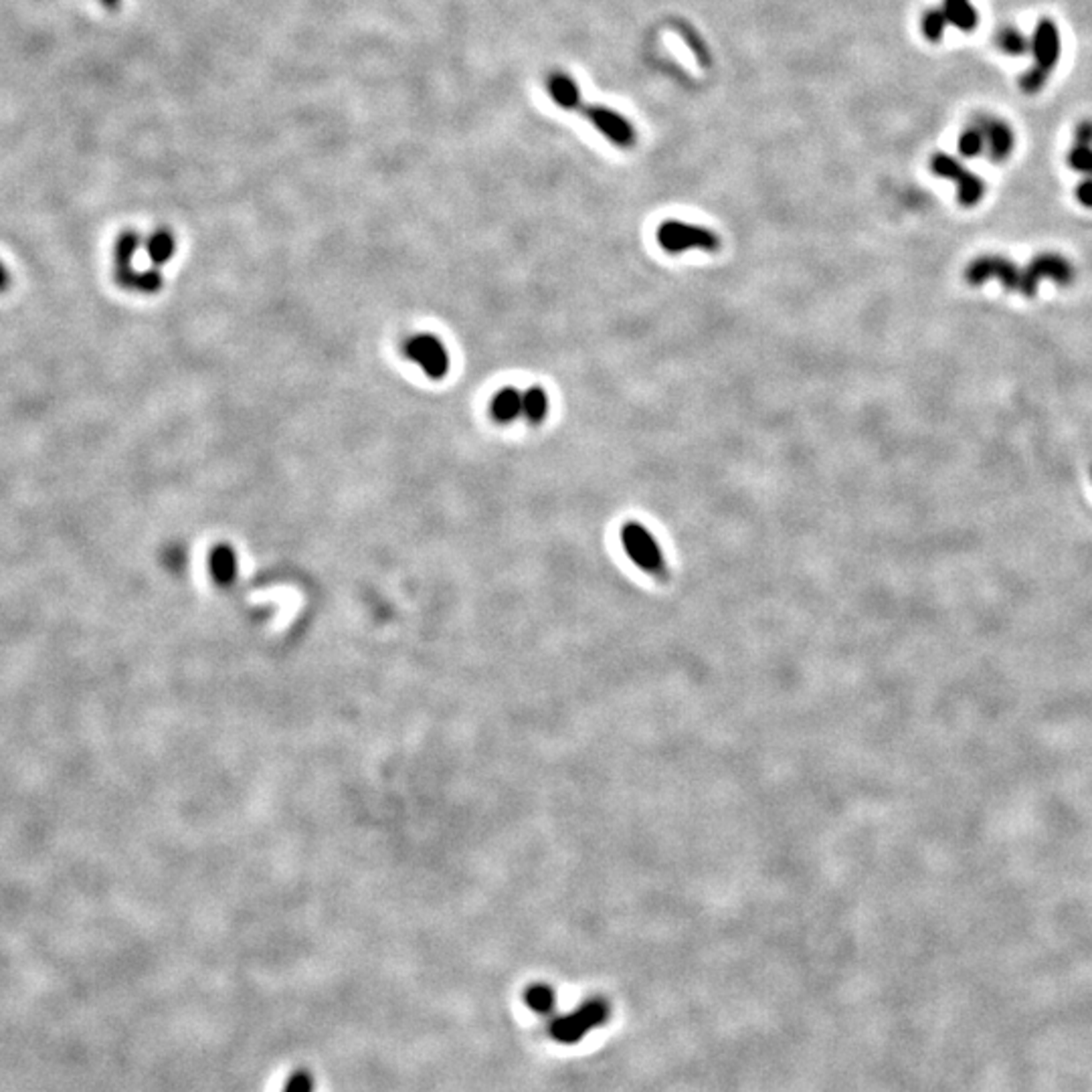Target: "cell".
Masks as SVG:
<instances>
[{
	"instance_id": "1",
	"label": "cell",
	"mask_w": 1092,
	"mask_h": 1092,
	"mask_svg": "<svg viewBox=\"0 0 1092 1092\" xmlns=\"http://www.w3.org/2000/svg\"><path fill=\"white\" fill-rule=\"evenodd\" d=\"M621 544L626 555L632 558L637 569L646 571L648 575L666 579L668 566L664 558L662 546L656 541L649 528L640 522H627L621 528Z\"/></svg>"
},
{
	"instance_id": "3",
	"label": "cell",
	"mask_w": 1092,
	"mask_h": 1092,
	"mask_svg": "<svg viewBox=\"0 0 1092 1092\" xmlns=\"http://www.w3.org/2000/svg\"><path fill=\"white\" fill-rule=\"evenodd\" d=\"M607 1016L609 1005L603 999H589L579 1010L552 1021L550 1035L561 1044H575V1042L583 1040V1035L593 1028L605 1024Z\"/></svg>"
},
{
	"instance_id": "2",
	"label": "cell",
	"mask_w": 1092,
	"mask_h": 1092,
	"mask_svg": "<svg viewBox=\"0 0 1092 1092\" xmlns=\"http://www.w3.org/2000/svg\"><path fill=\"white\" fill-rule=\"evenodd\" d=\"M657 243H660V247L666 251V254L671 255H680L692 249L717 254V251L723 247L720 237L709 227L692 225V223L676 219L662 223L660 229H657Z\"/></svg>"
},
{
	"instance_id": "25",
	"label": "cell",
	"mask_w": 1092,
	"mask_h": 1092,
	"mask_svg": "<svg viewBox=\"0 0 1092 1092\" xmlns=\"http://www.w3.org/2000/svg\"><path fill=\"white\" fill-rule=\"evenodd\" d=\"M284 1092H314V1081L306 1070H296L285 1082Z\"/></svg>"
},
{
	"instance_id": "6",
	"label": "cell",
	"mask_w": 1092,
	"mask_h": 1092,
	"mask_svg": "<svg viewBox=\"0 0 1092 1092\" xmlns=\"http://www.w3.org/2000/svg\"><path fill=\"white\" fill-rule=\"evenodd\" d=\"M583 114L587 120H589L595 128L601 132V134L611 140L613 144L621 146V148H629V146H633L635 142L633 125L629 124L627 118L619 116L615 110H609L603 106H593V108H585Z\"/></svg>"
},
{
	"instance_id": "28",
	"label": "cell",
	"mask_w": 1092,
	"mask_h": 1092,
	"mask_svg": "<svg viewBox=\"0 0 1092 1092\" xmlns=\"http://www.w3.org/2000/svg\"><path fill=\"white\" fill-rule=\"evenodd\" d=\"M100 3H102L103 9H108V11H118V9H120L122 0H100Z\"/></svg>"
},
{
	"instance_id": "17",
	"label": "cell",
	"mask_w": 1092,
	"mask_h": 1092,
	"mask_svg": "<svg viewBox=\"0 0 1092 1092\" xmlns=\"http://www.w3.org/2000/svg\"><path fill=\"white\" fill-rule=\"evenodd\" d=\"M997 45L1005 55L1012 57H1021L1032 51V39H1028L1024 33L1018 29H1004L997 34Z\"/></svg>"
},
{
	"instance_id": "8",
	"label": "cell",
	"mask_w": 1092,
	"mask_h": 1092,
	"mask_svg": "<svg viewBox=\"0 0 1092 1092\" xmlns=\"http://www.w3.org/2000/svg\"><path fill=\"white\" fill-rule=\"evenodd\" d=\"M973 124L983 132L985 148L990 150L991 160H996V163H1004V160L1013 152V132L1010 125H1007L1004 120H999V118H991V116H979L975 118V122Z\"/></svg>"
},
{
	"instance_id": "5",
	"label": "cell",
	"mask_w": 1092,
	"mask_h": 1092,
	"mask_svg": "<svg viewBox=\"0 0 1092 1092\" xmlns=\"http://www.w3.org/2000/svg\"><path fill=\"white\" fill-rule=\"evenodd\" d=\"M1044 277L1052 279V282L1060 284V285H1068L1074 279V269L1066 259L1056 254L1035 255L1030 262V265L1021 271L1020 292L1024 293L1026 298H1034L1035 292H1038L1040 279H1044Z\"/></svg>"
},
{
	"instance_id": "23",
	"label": "cell",
	"mask_w": 1092,
	"mask_h": 1092,
	"mask_svg": "<svg viewBox=\"0 0 1092 1092\" xmlns=\"http://www.w3.org/2000/svg\"><path fill=\"white\" fill-rule=\"evenodd\" d=\"M1068 166L1073 168V171L1087 174L1088 178H1092V146L1076 144L1068 154Z\"/></svg>"
},
{
	"instance_id": "7",
	"label": "cell",
	"mask_w": 1092,
	"mask_h": 1092,
	"mask_svg": "<svg viewBox=\"0 0 1092 1092\" xmlns=\"http://www.w3.org/2000/svg\"><path fill=\"white\" fill-rule=\"evenodd\" d=\"M1060 53L1062 39L1058 27L1054 25V20L1042 19L1032 37V55L1035 59V65L1044 67L1046 72H1052L1060 59Z\"/></svg>"
},
{
	"instance_id": "22",
	"label": "cell",
	"mask_w": 1092,
	"mask_h": 1092,
	"mask_svg": "<svg viewBox=\"0 0 1092 1092\" xmlns=\"http://www.w3.org/2000/svg\"><path fill=\"white\" fill-rule=\"evenodd\" d=\"M991 277H993L991 255L973 259V262L969 263V268L965 269V279H967L971 285H982V284L987 282V279H991Z\"/></svg>"
},
{
	"instance_id": "12",
	"label": "cell",
	"mask_w": 1092,
	"mask_h": 1092,
	"mask_svg": "<svg viewBox=\"0 0 1092 1092\" xmlns=\"http://www.w3.org/2000/svg\"><path fill=\"white\" fill-rule=\"evenodd\" d=\"M550 97L558 106L565 110H579L580 108V91L577 83L566 73H552L549 80Z\"/></svg>"
},
{
	"instance_id": "29",
	"label": "cell",
	"mask_w": 1092,
	"mask_h": 1092,
	"mask_svg": "<svg viewBox=\"0 0 1092 1092\" xmlns=\"http://www.w3.org/2000/svg\"><path fill=\"white\" fill-rule=\"evenodd\" d=\"M1090 478H1092V467H1090Z\"/></svg>"
},
{
	"instance_id": "14",
	"label": "cell",
	"mask_w": 1092,
	"mask_h": 1092,
	"mask_svg": "<svg viewBox=\"0 0 1092 1092\" xmlns=\"http://www.w3.org/2000/svg\"><path fill=\"white\" fill-rule=\"evenodd\" d=\"M144 247L154 265H163L166 262H171L174 254H177V239H174V235L171 233V231L160 229L146 239Z\"/></svg>"
},
{
	"instance_id": "20",
	"label": "cell",
	"mask_w": 1092,
	"mask_h": 1092,
	"mask_svg": "<svg viewBox=\"0 0 1092 1092\" xmlns=\"http://www.w3.org/2000/svg\"><path fill=\"white\" fill-rule=\"evenodd\" d=\"M985 150V138L983 132L977 128L975 124L969 125L967 130L963 132L961 136H959V152L963 154L965 158H975Z\"/></svg>"
},
{
	"instance_id": "10",
	"label": "cell",
	"mask_w": 1092,
	"mask_h": 1092,
	"mask_svg": "<svg viewBox=\"0 0 1092 1092\" xmlns=\"http://www.w3.org/2000/svg\"><path fill=\"white\" fill-rule=\"evenodd\" d=\"M943 12L949 25H953L959 31L971 33L977 29L979 15L971 0H943Z\"/></svg>"
},
{
	"instance_id": "15",
	"label": "cell",
	"mask_w": 1092,
	"mask_h": 1092,
	"mask_svg": "<svg viewBox=\"0 0 1092 1092\" xmlns=\"http://www.w3.org/2000/svg\"><path fill=\"white\" fill-rule=\"evenodd\" d=\"M983 194L985 182L982 180V177H977V174H973L971 171L965 172L963 178L957 182V199L963 207H975L977 202L983 199Z\"/></svg>"
},
{
	"instance_id": "13",
	"label": "cell",
	"mask_w": 1092,
	"mask_h": 1092,
	"mask_svg": "<svg viewBox=\"0 0 1092 1092\" xmlns=\"http://www.w3.org/2000/svg\"><path fill=\"white\" fill-rule=\"evenodd\" d=\"M550 409V401L549 395H546V391L542 387H535L527 389L522 393V415L527 417V421L530 425H541L544 423L546 415H549Z\"/></svg>"
},
{
	"instance_id": "18",
	"label": "cell",
	"mask_w": 1092,
	"mask_h": 1092,
	"mask_svg": "<svg viewBox=\"0 0 1092 1092\" xmlns=\"http://www.w3.org/2000/svg\"><path fill=\"white\" fill-rule=\"evenodd\" d=\"M524 1004H527L532 1012L542 1013L544 1016V1013H549L552 1005H555V991L544 983H535L524 991Z\"/></svg>"
},
{
	"instance_id": "4",
	"label": "cell",
	"mask_w": 1092,
	"mask_h": 1092,
	"mask_svg": "<svg viewBox=\"0 0 1092 1092\" xmlns=\"http://www.w3.org/2000/svg\"><path fill=\"white\" fill-rule=\"evenodd\" d=\"M407 359L423 370L427 379L441 381L450 373V350L445 348L436 334H417L405 345Z\"/></svg>"
},
{
	"instance_id": "11",
	"label": "cell",
	"mask_w": 1092,
	"mask_h": 1092,
	"mask_svg": "<svg viewBox=\"0 0 1092 1092\" xmlns=\"http://www.w3.org/2000/svg\"><path fill=\"white\" fill-rule=\"evenodd\" d=\"M211 575L219 585H231L237 577V555L229 544L215 546L209 558Z\"/></svg>"
},
{
	"instance_id": "9",
	"label": "cell",
	"mask_w": 1092,
	"mask_h": 1092,
	"mask_svg": "<svg viewBox=\"0 0 1092 1092\" xmlns=\"http://www.w3.org/2000/svg\"><path fill=\"white\" fill-rule=\"evenodd\" d=\"M489 415L496 423L508 425L514 423L522 415V393L514 387H504L492 397L489 403Z\"/></svg>"
},
{
	"instance_id": "27",
	"label": "cell",
	"mask_w": 1092,
	"mask_h": 1092,
	"mask_svg": "<svg viewBox=\"0 0 1092 1092\" xmlns=\"http://www.w3.org/2000/svg\"><path fill=\"white\" fill-rule=\"evenodd\" d=\"M1076 144L1092 146V122H1082L1076 125Z\"/></svg>"
},
{
	"instance_id": "26",
	"label": "cell",
	"mask_w": 1092,
	"mask_h": 1092,
	"mask_svg": "<svg viewBox=\"0 0 1092 1092\" xmlns=\"http://www.w3.org/2000/svg\"><path fill=\"white\" fill-rule=\"evenodd\" d=\"M1076 199L1082 207L1092 209V178L1082 180L1081 185L1076 186Z\"/></svg>"
},
{
	"instance_id": "19",
	"label": "cell",
	"mask_w": 1092,
	"mask_h": 1092,
	"mask_svg": "<svg viewBox=\"0 0 1092 1092\" xmlns=\"http://www.w3.org/2000/svg\"><path fill=\"white\" fill-rule=\"evenodd\" d=\"M930 168H933V172L937 174V177L953 180L955 185L963 178V174L967 172V168L959 163L957 158L949 156V154H943V152L935 154V156L930 158Z\"/></svg>"
},
{
	"instance_id": "24",
	"label": "cell",
	"mask_w": 1092,
	"mask_h": 1092,
	"mask_svg": "<svg viewBox=\"0 0 1092 1092\" xmlns=\"http://www.w3.org/2000/svg\"><path fill=\"white\" fill-rule=\"evenodd\" d=\"M1048 75H1050V72H1046L1044 67L1034 65L1032 69H1028V72L1021 75L1020 87L1024 89L1026 94H1038V91H1042V89L1046 87Z\"/></svg>"
},
{
	"instance_id": "16",
	"label": "cell",
	"mask_w": 1092,
	"mask_h": 1092,
	"mask_svg": "<svg viewBox=\"0 0 1092 1092\" xmlns=\"http://www.w3.org/2000/svg\"><path fill=\"white\" fill-rule=\"evenodd\" d=\"M991 269H993V277L999 279L1001 285H1004L1007 292L1020 290L1021 269L1012 262V259L1001 257V255H991Z\"/></svg>"
},
{
	"instance_id": "21",
	"label": "cell",
	"mask_w": 1092,
	"mask_h": 1092,
	"mask_svg": "<svg viewBox=\"0 0 1092 1092\" xmlns=\"http://www.w3.org/2000/svg\"><path fill=\"white\" fill-rule=\"evenodd\" d=\"M947 27H949V20L947 17H944L943 9H930L925 12V17H922V33H925V37L929 41H933V43L943 39Z\"/></svg>"
}]
</instances>
